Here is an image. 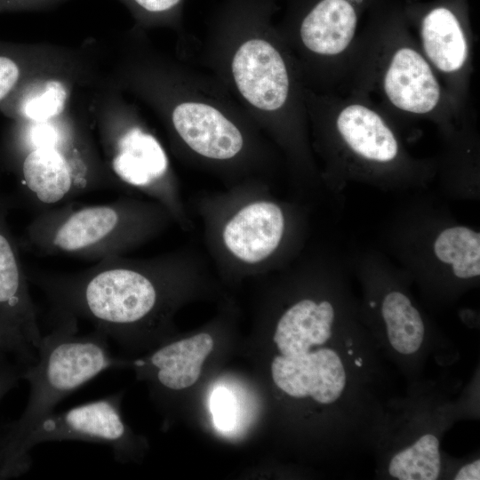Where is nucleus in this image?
<instances>
[{
	"mask_svg": "<svg viewBox=\"0 0 480 480\" xmlns=\"http://www.w3.org/2000/svg\"><path fill=\"white\" fill-rule=\"evenodd\" d=\"M2 168L36 206H57L90 191L118 186L108 172L85 111L42 121H11L0 142Z\"/></svg>",
	"mask_w": 480,
	"mask_h": 480,
	"instance_id": "f257e3e1",
	"label": "nucleus"
},
{
	"mask_svg": "<svg viewBox=\"0 0 480 480\" xmlns=\"http://www.w3.org/2000/svg\"><path fill=\"white\" fill-rule=\"evenodd\" d=\"M55 316L54 327L42 336L36 360L22 371L21 379L30 387L27 406L18 420L0 427L1 480L28 433L63 398L100 372L124 364L112 356L106 335L97 330L78 335L76 316Z\"/></svg>",
	"mask_w": 480,
	"mask_h": 480,
	"instance_id": "f03ea898",
	"label": "nucleus"
},
{
	"mask_svg": "<svg viewBox=\"0 0 480 480\" xmlns=\"http://www.w3.org/2000/svg\"><path fill=\"white\" fill-rule=\"evenodd\" d=\"M163 220L159 207L131 199L87 205L68 202L38 212L22 244L40 254L100 261L121 256L156 233Z\"/></svg>",
	"mask_w": 480,
	"mask_h": 480,
	"instance_id": "7ed1b4c3",
	"label": "nucleus"
},
{
	"mask_svg": "<svg viewBox=\"0 0 480 480\" xmlns=\"http://www.w3.org/2000/svg\"><path fill=\"white\" fill-rule=\"evenodd\" d=\"M84 87L91 96L84 111L109 174L117 185L144 189L169 202L168 161L158 140L131 121L118 89L100 74Z\"/></svg>",
	"mask_w": 480,
	"mask_h": 480,
	"instance_id": "20e7f679",
	"label": "nucleus"
},
{
	"mask_svg": "<svg viewBox=\"0 0 480 480\" xmlns=\"http://www.w3.org/2000/svg\"><path fill=\"white\" fill-rule=\"evenodd\" d=\"M66 440L107 444L117 459L124 457L129 448L130 434L121 417L119 397L111 395L44 418L20 445L4 479L20 476L30 468V452L36 445Z\"/></svg>",
	"mask_w": 480,
	"mask_h": 480,
	"instance_id": "39448f33",
	"label": "nucleus"
},
{
	"mask_svg": "<svg viewBox=\"0 0 480 480\" xmlns=\"http://www.w3.org/2000/svg\"><path fill=\"white\" fill-rule=\"evenodd\" d=\"M9 206V201L0 197V322L19 332L36 350L43 335L28 273L7 222Z\"/></svg>",
	"mask_w": 480,
	"mask_h": 480,
	"instance_id": "423d86ee",
	"label": "nucleus"
},
{
	"mask_svg": "<svg viewBox=\"0 0 480 480\" xmlns=\"http://www.w3.org/2000/svg\"><path fill=\"white\" fill-rule=\"evenodd\" d=\"M236 84L244 98L262 110H276L289 92L286 66L280 53L261 39L244 42L232 61Z\"/></svg>",
	"mask_w": 480,
	"mask_h": 480,
	"instance_id": "0eeeda50",
	"label": "nucleus"
},
{
	"mask_svg": "<svg viewBox=\"0 0 480 480\" xmlns=\"http://www.w3.org/2000/svg\"><path fill=\"white\" fill-rule=\"evenodd\" d=\"M284 217L270 201H256L242 207L226 223L222 238L237 260L255 264L266 260L279 245Z\"/></svg>",
	"mask_w": 480,
	"mask_h": 480,
	"instance_id": "6e6552de",
	"label": "nucleus"
},
{
	"mask_svg": "<svg viewBox=\"0 0 480 480\" xmlns=\"http://www.w3.org/2000/svg\"><path fill=\"white\" fill-rule=\"evenodd\" d=\"M171 119L178 135L201 156L224 160L242 149L240 131L212 106L183 102L173 108Z\"/></svg>",
	"mask_w": 480,
	"mask_h": 480,
	"instance_id": "1a4fd4ad",
	"label": "nucleus"
},
{
	"mask_svg": "<svg viewBox=\"0 0 480 480\" xmlns=\"http://www.w3.org/2000/svg\"><path fill=\"white\" fill-rule=\"evenodd\" d=\"M384 91L397 108L415 114L431 111L440 99V86L429 65L409 47L400 48L393 55L385 74Z\"/></svg>",
	"mask_w": 480,
	"mask_h": 480,
	"instance_id": "9d476101",
	"label": "nucleus"
},
{
	"mask_svg": "<svg viewBox=\"0 0 480 480\" xmlns=\"http://www.w3.org/2000/svg\"><path fill=\"white\" fill-rule=\"evenodd\" d=\"M335 306L329 300L305 298L290 306L280 316L273 340L284 356L306 352L338 333Z\"/></svg>",
	"mask_w": 480,
	"mask_h": 480,
	"instance_id": "9b49d317",
	"label": "nucleus"
},
{
	"mask_svg": "<svg viewBox=\"0 0 480 480\" xmlns=\"http://www.w3.org/2000/svg\"><path fill=\"white\" fill-rule=\"evenodd\" d=\"M213 348V340L207 333L164 345L148 360L136 359L134 367H149L161 387L181 390L192 386L199 378L201 368Z\"/></svg>",
	"mask_w": 480,
	"mask_h": 480,
	"instance_id": "f8f14e48",
	"label": "nucleus"
},
{
	"mask_svg": "<svg viewBox=\"0 0 480 480\" xmlns=\"http://www.w3.org/2000/svg\"><path fill=\"white\" fill-rule=\"evenodd\" d=\"M336 125L346 144L361 157L387 163L397 156V140L379 114L359 104L344 108Z\"/></svg>",
	"mask_w": 480,
	"mask_h": 480,
	"instance_id": "ddd939ff",
	"label": "nucleus"
},
{
	"mask_svg": "<svg viewBox=\"0 0 480 480\" xmlns=\"http://www.w3.org/2000/svg\"><path fill=\"white\" fill-rule=\"evenodd\" d=\"M356 27V15L347 0H322L304 18L300 37L311 52L335 55L348 46Z\"/></svg>",
	"mask_w": 480,
	"mask_h": 480,
	"instance_id": "4468645a",
	"label": "nucleus"
},
{
	"mask_svg": "<svg viewBox=\"0 0 480 480\" xmlns=\"http://www.w3.org/2000/svg\"><path fill=\"white\" fill-rule=\"evenodd\" d=\"M78 51L79 48L48 44L0 40V106L26 78L72 59Z\"/></svg>",
	"mask_w": 480,
	"mask_h": 480,
	"instance_id": "2eb2a0df",
	"label": "nucleus"
},
{
	"mask_svg": "<svg viewBox=\"0 0 480 480\" xmlns=\"http://www.w3.org/2000/svg\"><path fill=\"white\" fill-rule=\"evenodd\" d=\"M380 316L385 341L401 357L418 356L426 342L424 320L411 299L403 292H388L381 300Z\"/></svg>",
	"mask_w": 480,
	"mask_h": 480,
	"instance_id": "dca6fc26",
	"label": "nucleus"
},
{
	"mask_svg": "<svg viewBox=\"0 0 480 480\" xmlns=\"http://www.w3.org/2000/svg\"><path fill=\"white\" fill-rule=\"evenodd\" d=\"M421 39L427 56L441 71L452 73L464 65L468 54L466 38L450 10L439 7L426 15Z\"/></svg>",
	"mask_w": 480,
	"mask_h": 480,
	"instance_id": "f3484780",
	"label": "nucleus"
},
{
	"mask_svg": "<svg viewBox=\"0 0 480 480\" xmlns=\"http://www.w3.org/2000/svg\"><path fill=\"white\" fill-rule=\"evenodd\" d=\"M388 475L398 480H436L441 476L440 438L426 431L392 452L387 462Z\"/></svg>",
	"mask_w": 480,
	"mask_h": 480,
	"instance_id": "a211bd4d",
	"label": "nucleus"
},
{
	"mask_svg": "<svg viewBox=\"0 0 480 480\" xmlns=\"http://www.w3.org/2000/svg\"><path fill=\"white\" fill-rule=\"evenodd\" d=\"M433 250L436 259L451 267L453 276L461 280L480 275V234L465 226L442 230L436 237Z\"/></svg>",
	"mask_w": 480,
	"mask_h": 480,
	"instance_id": "6ab92c4d",
	"label": "nucleus"
},
{
	"mask_svg": "<svg viewBox=\"0 0 480 480\" xmlns=\"http://www.w3.org/2000/svg\"><path fill=\"white\" fill-rule=\"evenodd\" d=\"M36 351L19 332L0 322V352L12 354L28 364L36 360Z\"/></svg>",
	"mask_w": 480,
	"mask_h": 480,
	"instance_id": "aec40b11",
	"label": "nucleus"
},
{
	"mask_svg": "<svg viewBox=\"0 0 480 480\" xmlns=\"http://www.w3.org/2000/svg\"><path fill=\"white\" fill-rule=\"evenodd\" d=\"M214 421L223 430L232 428L235 421V404L231 394L224 389H216L211 400Z\"/></svg>",
	"mask_w": 480,
	"mask_h": 480,
	"instance_id": "412c9836",
	"label": "nucleus"
},
{
	"mask_svg": "<svg viewBox=\"0 0 480 480\" xmlns=\"http://www.w3.org/2000/svg\"><path fill=\"white\" fill-rule=\"evenodd\" d=\"M9 355L0 352V400L21 380L25 366L18 358L11 360Z\"/></svg>",
	"mask_w": 480,
	"mask_h": 480,
	"instance_id": "4be33fe9",
	"label": "nucleus"
},
{
	"mask_svg": "<svg viewBox=\"0 0 480 480\" xmlns=\"http://www.w3.org/2000/svg\"><path fill=\"white\" fill-rule=\"evenodd\" d=\"M69 0H0V12L52 10Z\"/></svg>",
	"mask_w": 480,
	"mask_h": 480,
	"instance_id": "5701e85b",
	"label": "nucleus"
},
{
	"mask_svg": "<svg viewBox=\"0 0 480 480\" xmlns=\"http://www.w3.org/2000/svg\"><path fill=\"white\" fill-rule=\"evenodd\" d=\"M135 12L147 16H160L173 10L180 0H121Z\"/></svg>",
	"mask_w": 480,
	"mask_h": 480,
	"instance_id": "b1692460",
	"label": "nucleus"
},
{
	"mask_svg": "<svg viewBox=\"0 0 480 480\" xmlns=\"http://www.w3.org/2000/svg\"><path fill=\"white\" fill-rule=\"evenodd\" d=\"M455 480H479L480 479V460L476 459L461 466L455 473Z\"/></svg>",
	"mask_w": 480,
	"mask_h": 480,
	"instance_id": "393cba45",
	"label": "nucleus"
},
{
	"mask_svg": "<svg viewBox=\"0 0 480 480\" xmlns=\"http://www.w3.org/2000/svg\"><path fill=\"white\" fill-rule=\"evenodd\" d=\"M2 170H3V168H2V164H1V161H0V175H1Z\"/></svg>",
	"mask_w": 480,
	"mask_h": 480,
	"instance_id": "a878e982",
	"label": "nucleus"
}]
</instances>
